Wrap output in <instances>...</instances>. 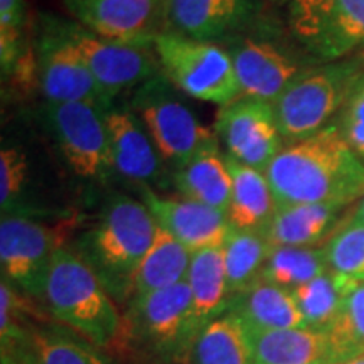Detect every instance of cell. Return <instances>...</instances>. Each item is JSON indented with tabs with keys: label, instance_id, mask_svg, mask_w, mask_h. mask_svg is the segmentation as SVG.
Listing matches in <instances>:
<instances>
[{
	"label": "cell",
	"instance_id": "484cf974",
	"mask_svg": "<svg viewBox=\"0 0 364 364\" xmlns=\"http://www.w3.org/2000/svg\"><path fill=\"white\" fill-rule=\"evenodd\" d=\"M191 257H193L191 250L179 243L166 230L157 228L156 238L135 273L132 299L159 292L184 282L188 277Z\"/></svg>",
	"mask_w": 364,
	"mask_h": 364
},
{
	"label": "cell",
	"instance_id": "8992f818",
	"mask_svg": "<svg viewBox=\"0 0 364 364\" xmlns=\"http://www.w3.org/2000/svg\"><path fill=\"white\" fill-rule=\"evenodd\" d=\"M130 110L149 132L164 164L174 172L204 150L220 147L215 130H209L196 118L162 73L136 88Z\"/></svg>",
	"mask_w": 364,
	"mask_h": 364
},
{
	"label": "cell",
	"instance_id": "f1b7e54d",
	"mask_svg": "<svg viewBox=\"0 0 364 364\" xmlns=\"http://www.w3.org/2000/svg\"><path fill=\"white\" fill-rule=\"evenodd\" d=\"M354 284L358 282L344 279L338 273L327 270L317 279L292 290L306 327L324 332L334 321L343 299Z\"/></svg>",
	"mask_w": 364,
	"mask_h": 364
},
{
	"label": "cell",
	"instance_id": "d6a6232c",
	"mask_svg": "<svg viewBox=\"0 0 364 364\" xmlns=\"http://www.w3.org/2000/svg\"><path fill=\"white\" fill-rule=\"evenodd\" d=\"M329 270L353 282H364V223L349 216L324 245Z\"/></svg>",
	"mask_w": 364,
	"mask_h": 364
},
{
	"label": "cell",
	"instance_id": "6da1fadb",
	"mask_svg": "<svg viewBox=\"0 0 364 364\" xmlns=\"http://www.w3.org/2000/svg\"><path fill=\"white\" fill-rule=\"evenodd\" d=\"M265 174L279 206L351 204L364 196V164L336 124L284 145Z\"/></svg>",
	"mask_w": 364,
	"mask_h": 364
},
{
	"label": "cell",
	"instance_id": "44dd1931",
	"mask_svg": "<svg viewBox=\"0 0 364 364\" xmlns=\"http://www.w3.org/2000/svg\"><path fill=\"white\" fill-rule=\"evenodd\" d=\"M230 311L253 332L306 327L292 290L262 279L236 295Z\"/></svg>",
	"mask_w": 364,
	"mask_h": 364
},
{
	"label": "cell",
	"instance_id": "ffe728a7",
	"mask_svg": "<svg viewBox=\"0 0 364 364\" xmlns=\"http://www.w3.org/2000/svg\"><path fill=\"white\" fill-rule=\"evenodd\" d=\"M226 162L231 174V201L228 209L231 228L263 235L279 208L267 174L228 156Z\"/></svg>",
	"mask_w": 364,
	"mask_h": 364
},
{
	"label": "cell",
	"instance_id": "ba28073f",
	"mask_svg": "<svg viewBox=\"0 0 364 364\" xmlns=\"http://www.w3.org/2000/svg\"><path fill=\"white\" fill-rule=\"evenodd\" d=\"M76 216L56 225L38 218L2 216L0 220V268L2 279L26 297L43 304L46 277L54 255L66 247L76 228Z\"/></svg>",
	"mask_w": 364,
	"mask_h": 364
},
{
	"label": "cell",
	"instance_id": "5bb4252c",
	"mask_svg": "<svg viewBox=\"0 0 364 364\" xmlns=\"http://www.w3.org/2000/svg\"><path fill=\"white\" fill-rule=\"evenodd\" d=\"M76 22L112 43L152 48L164 33L166 0H63Z\"/></svg>",
	"mask_w": 364,
	"mask_h": 364
},
{
	"label": "cell",
	"instance_id": "52a82bcc",
	"mask_svg": "<svg viewBox=\"0 0 364 364\" xmlns=\"http://www.w3.org/2000/svg\"><path fill=\"white\" fill-rule=\"evenodd\" d=\"M152 48L159 70L181 93L218 107L241 97L233 61L221 44L162 33Z\"/></svg>",
	"mask_w": 364,
	"mask_h": 364
},
{
	"label": "cell",
	"instance_id": "9a60e30c",
	"mask_svg": "<svg viewBox=\"0 0 364 364\" xmlns=\"http://www.w3.org/2000/svg\"><path fill=\"white\" fill-rule=\"evenodd\" d=\"M241 95L275 103L307 70L302 63L265 39H240L228 48Z\"/></svg>",
	"mask_w": 364,
	"mask_h": 364
},
{
	"label": "cell",
	"instance_id": "5b68a950",
	"mask_svg": "<svg viewBox=\"0 0 364 364\" xmlns=\"http://www.w3.org/2000/svg\"><path fill=\"white\" fill-rule=\"evenodd\" d=\"M364 75V53L307 68L273 103L285 142L316 135L338 118Z\"/></svg>",
	"mask_w": 364,
	"mask_h": 364
},
{
	"label": "cell",
	"instance_id": "30bf717a",
	"mask_svg": "<svg viewBox=\"0 0 364 364\" xmlns=\"http://www.w3.org/2000/svg\"><path fill=\"white\" fill-rule=\"evenodd\" d=\"M289 26L307 53L339 61L364 48V0H289Z\"/></svg>",
	"mask_w": 364,
	"mask_h": 364
},
{
	"label": "cell",
	"instance_id": "7402d4cb",
	"mask_svg": "<svg viewBox=\"0 0 364 364\" xmlns=\"http://www.w3.org/2000/svg\"><path fill=\"white\" fill-rule=\"evenodd\" d=\"M253 364H334L326 332L297 327L253 332Z\"/></svg>",
	"mask_w": 364,
	"mask_h": 364
},
{
	"label": "cell",
	"instance_id": "d4e9b609",
	"mask_svg": "<svg viewBox=\"0 0 364 364\" xmlns=\"http://www.w3.org/2000/svg\"><path fill=\"white\" fill-rule=\"evenodd\" d=\"M189 364H253L252 331L231 311L213 318L199 332Z\"/></svg>",
	"mask_w": 364,
	"mask_h": 364
},
{
	"label": "cell",
	"instance_id": "74e56055",
	"mask_svg": "<svg viewBox=\"0 0 364 364\" xmlns=\"http://www.w3.org/2000/svg\"><path fill=\"white\" fill-rule=\"evenodd\" d=\"M334 364H364V354H363V356H358V358H353V359H346V361L334 363Z\"/></svg>",
	"mask_w": 364,
	"mask_h": 364
},
{
	"label": "cell",
	"instance_id": "4316f807",
	"mask_svg": "<svg viewBox=\"0 0 364 364\" xmlns=\"http://www.w3.org/2000/svg\"><path fill=\"white\" fill-rule=\"evenodd\" d=\"M33 349L39 364H117L113 354L54 318L34 322Z\"/></svg>",
	"mask_w": 364,
	"mask_h": 364
},
{
	"label": "cell",
	"instance_id": "7c38bea8",
	"mask_svg": "<svg viewBox=\"0 0 364 364\" xmlns=\"http://www.w3.org/2000/svg\"><path fill=\"white\" fill-rule=\"evenodd\" d=\"M215 134L228 157L262 172L284 147L273 103L243 95L220 108Z\"/></svg>",
	"mask_w": 364,
	"mask_h": 364
},
{
	"label": "cell",
	"instance_id": "603a6c76",
	"mask_svg": "<svg viewBox=\"0 0 364 364\" xmlns=\"http://www.w3.org/2000/svg\"><path fill=\"white\" fill-rule=\"evenodd\" d=\"M172 182L181 198L206 204L228 215L231 201V174L220 147L198 154L193 161L172 172Z\"/></svg>",
	"mask_w": 364,
	"mask_h": 364
},
{
	"label": "cell",
	"instance_id": "9c48e42d",
	"mask_svg": "<svg viewBox=\"0 0 364 364\" xmlns=\"http://www.w3.org/2000/svg\"><path fill=\"white\" fill-rule=\"evenodd\" d=\"M46 130L70 171L81 179L113 174L105 108L91 103H46Z\"/></svg>",
	"mask_w": 364,
	"mask_h": 364
},
{
	"label": "cell",
	"instance_id": "277c9868",
	"mask_svg": "<svg viewBox=\"0 0 364 364\" xmlns=\"http://www.w3.org/2000/svg\"><path fill=\"white\" fill-rule=\"evenodd\" d=\"M125 314L124 358L136 364H189L203 331L188 282L132 299Z\"/></svg>",
	"mask_w": 364,
	"mask_h": 364
},
{
	"label": "cell",
	"instance_id": "8fae6325",
	"mask_svg": "<svg viewBox=\"0 0 364 364\" xmlns=\"http://www.w3.org/2000/svg\"><path fill=\"white\" fill-rule=\"evenodd\" d=\"M38 81L48 103H91L107 108L105 98L83 56L61 27V21L48 17L34 44Z\"/></svg>",
	"mask_w": 364,
	"mask_h": 364
},
{
	"label": "cell",
	"instance_id": "d6986e66",
	"mask_svg": "<svg viewBox=\"0 0 364 364\" xmlns=\"http://www.w3.org/2000/svg\"><path fill=\"white\" fill-rule=\"evenodd\" d=\"M348 206L344 203L279 206L263 236L272 247H317L318 241L334 233Z\"/></svg>",
	"mask_w": 364,
	"mask_h": 364
},
{
	"label": "cell",
	"instance_id": "4fadbf2b",
	"mask_svg": "<svg viewBox=\"0 0 364 364\" xmlns=\"http://www.w3.org/2000/svg\"><path fill=\"white\" fill-rule=\"evenodd\" d=\"M61 27L81 53L95 81L110 103L120 93L139 88L145 81L154 78L156 73H161L157 58L149 51L150 48H136L102 39L75 21H61Z\"/></svg>",
	"mask_w": 364,
	"mask_h": 364
},
{
	"label": "cell",
	"instance_id": "e0dca14e",
	"mask_svg": "<svg viewBox=\"0 0 364 364\" xmlns=\"http://www.w3.org/2000/svg\"><path fill=\"white\" fill-rule=\"evenodd\" d=\"M140 196L157 226L171 233L193 253L225 245L231 231L226 213L191 199L167 198L150 188H140Z\"/></svg>",
	"mask_w": 364,
	"mask_h": 364
},
{
	"label": "cell",
	"instance_id": "7a4b0ae2",
	"mask_svg": "<svg viewBox=\"0 0 364 364\" xmlns=\"http://www.w3.org/2000/svg\"><path fill=\"white\" fill-rule=\"evenodd\" d=\"M157 223L144 201L115 194L70 247L102 282L120 307L132 299L135 273L157 233Z\"/></svg>",
	"mask_w": 364,
	"mask_h": 364
},
{
	"label": "cell",
	"instance_id": "f546056e",
	"mask_svg": "<svg viewBox=\"0 0 364 364\" xmlns=\"http://www.w3.org/2000/svg\"><path fill=\"white\" fill-rule=\"evenodd\" d=\"M327 270L324 247H272L262 280L295 290Z\"/></svg>",
	"mask_w": 364,
	"mask_h": 364
},
{
	"label": "cell",
	"instance_id": "836d02e7",
	"mask_svg": "<svg viewBox=\"0 0 364 364\" xmlns=\"http://www.w3.org/2000/svg\"><path fill=\"white\" fill-rule=\"evenodd\" d=\"M26 22V0H0V63L4 76L12 75L27 49L24 41Z\"/></svg>",
	"mask_w": 364,
	"mask_h": 364
},
{
	"label": "cell",
	"instance_id": "ac0fdd59",
	"mask_svg": "<svg viewBox=\"0 0 364 364\" xmlns=\"http://www.w3.org/2000/svg\"><path fill=\"white\" fill-rule=\"evenodd\" d=\"M113 172L140 188L161 182L166 164L140 118L130 108L105 110Z\"/></svg>",
	"mask_w": 364,
	"mask_h": 364
},
{
	"label": "cell",
	"instance_id": "4dcf8cb0",
	"mask_svg": "<svg viewBox=\"0 0 364 364\" xmlns=\"http://www.w3.org/2000/svg\"><path fill=\"white\" fill-rule=\"evenodd\" d=\"M31 162L21 145L4 144L0 150V209L2 216L34 218L29 198Z\"/></svg>",
	"mask_w": 364,
	"mask_h": 364
},
{
	"label": "cell",
	"instance_id": "e575fe53",
	"mask_svg": "<svg viewBox=\"0 0 364 364\" xmlns=\"http://www.w3.org/2000/svg\"><path fill=\"white\" fill-rule=\"evenodd\" d=\"M332 124H336L346 144L364 164V75L354 86L344 108Z\"/></svg>",
	"mask_w": 364,
	"mask_h": 364
},
{
	"label": "cell",
	"instance_id": "1f68e13d",
	"mask_svg": "<svg viewBox=\"0 0 364 364\" xmlns=\"http://www.w3.org/2000/svg\"><path fill=\"white\" fill-rule=\"evenodd\" d=\"M334 363L364 354V282H358L346 294L334 321L324 331Z\"/></svg>",
	"mask_w": 364,
	"mask_h": 364
},
{
	"label": "cell",
	"instance_id": "d590c367",
	"mask_svg": "<svg viewBox=\"0 0 364 364\" xmlns=\"http://www.w3.org/2000/svg\"><path fill=\"white\" fill-rule=\"evenodd\" d=\"M16 364H39L38 358H36V354H34V349H31V351L22 354V356L17 359Z\"/></svg>",
	"mask_w": 364,
	"mask_h": 364
},
{
	"label": "cell",
	"instance_id": "83f0119b",
	"mask_svg": "<svg viewBox=\"0 0 364 364\" xmlns=\"http://www.w3.org/2000/svg\"><path fill=\"white\" fill-rule=\"evenodd\" d=\"M270 250L272 245L262 233L231 228L223 245V252H225L228 285L233 299L262 279L263 265Z\"/></svg>",
	"mask_w": 364,
	"mask_h": 364
},
{
	"label": "cell",
	"instance_id": "8d00e7d4",
	"mask_svg": "<svg viewBox=\"0 0 364 364\" xmlns=\"http://www.w3.org/2000/svg\"><path fill=\"white\" fill-rule=\"evenodd\" d=\"M351 216L354 218V220H359V221L364 223V196L361 198V201H359L356 209H354V213Z\"/></svg>",
	"mask_w": 364,
	"mask_h": 364
},
{
	"label": "cell",
	"instance_id": "cb8c5ba5",
	"mask_svg": "<svg viewBox=\"0 0 364 364\" xmlns=\"http://www.w3.org/2000/svg\"><path fill=\"white\" fill-rule=\"evenodd\" d=\"M188 282L196 316L206 326L213 318L230 311L233 295L228 285V273L223 247L204 248L191 257Z\"/></svg>",
	"mask_w": 364,
	"mask_h": 364
},
{
	"label": "cell",
	"instance_id": "f35d334b",
	"mask_svg": "<svg viewBox=\"0 0 364 364\" xmlns=\"http://www.w3.org/2000/svg\"><path fill=\"white\" fill-rule=\"evenodd\" d=\"M273 2H284V0H273Z\"/></svg>",
	"mask_w": 364,
	"mask_h": 364
},
{
	"label": "cell",
	"instance_id": "3957f363",
	"mask_svg": "<svg viewBox=\"0 0 364 364\" xmlns=\"http://www.w3.org/2000/svg\"><path fill=\"white\" fill-rule=\"evenodd\" d=\"M43 306L59 324L115 358L124 356V311L95 272L68 245L58 250L49 267Z\"/></svg>",
	"mask_w": 364,
	"mask_h": 364
},
{
	"label": "cell",
	"instance_id": "2e32d148",
	"mask_svg": "<svg viewBox=\"0 0 364 364\" xmlns=\"http://www.w3.org/2000/svg\"><path fill=\"white\" fill-rule=\"evenodd\" d=\"M260 0H166L164 33L218 43L255 19Z\"/></svg>",
	"mask_w": 364,
	"mask_h": 364
}]
</instances>
